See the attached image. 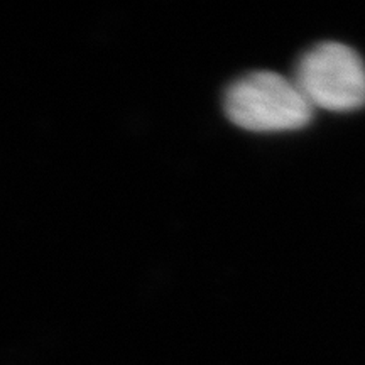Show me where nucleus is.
I'll return each mask as SVG.
<instances>
[{
	"label": "nucleus",
	"mask_w": 365,
	"mask_h": 365,
	"mask_svg": "<svg viewBox=\"0 0 365 365\" xmlns=\"http://www.w3.org/2000/svg\"><path fill=\"white\" fill-rule=\"evenodd\" d=\"M228 120L250 132H287L307 127L313 107L293 80L254 71L234 81L223 97Z\"/></svg>",
	"instance_id": "nucleus-1"
},
{
	"label": "nucleus",
	"mask_w": 365,
	"mask_h": 365,
	"mask_svg": "<svg viewBox=\"0 0 365 365\" xmlns=\"http://www.w3.org/2000/svg\"><path fill=\"white\" fill-rule=\"evenodd\" d=\"M293 81L313 108L352 112L365 105V63L346 44L313 46L298 59Z\"/></svg>",
	"instance_id": "nucleus-2"
}]
</instances>
